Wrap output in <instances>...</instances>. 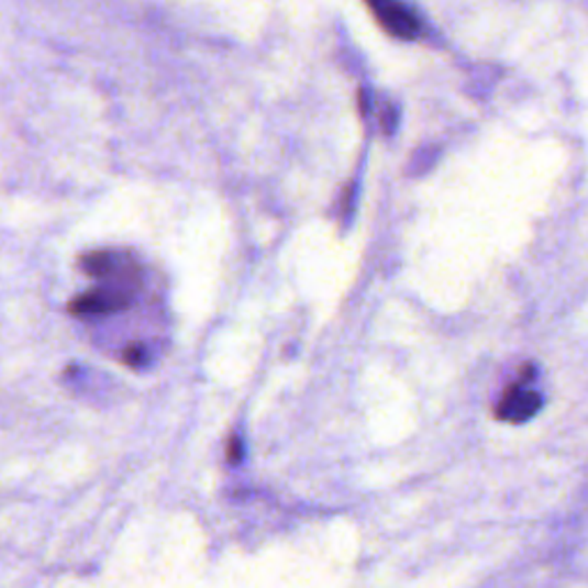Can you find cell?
<instances>
[{"mask_svg": "<svg viewBox=\"0 0 588 588\" xmlns=\"http://www.w3.org/2000/svg\"><path fill=\"white\" fill-rule=\"evenodd\" d=\"M132 303V292L122 290V288H97L92 292H86L84 297L74 299L69 303V311L76 318H99V315H109L115 311L126 309Z\"/></svg>", "mask_w": 588, "mask_h": 588, "instance_id": "obj_1", "label": "cell"}, {"mask_svg": "<svg viewBox=\"0 0 588 588\" xmlns=\"http://www.w3.org/2000/svg\"><path fill=\"white\" fill-rule=\"evenodd\" d=\"M541 404H543L541 393L524 389V385L518 381V385H513L503 393L501 402L495 409V417L508 423H524L531 417L539 414Z\"/></svg>", "mask_w": 588, "mask_h": 588, "instance_id": "obj_2", "label": "cell"}, {"mask_svg": "<svg viewBox=\"0 0 588 588\" xmlns=\"http://www.w3.org/2000/svg\"><path fill=\"white\" fill-rule=\"evenodd\" d=\"M370 10L375 19L379 21L381 29L391 33L398 40H414L419 35V21L400 3H391V0H381V3H370Z\"/></svg>", "mask_w": 588, "mask_h": 588, "instance_id": "obj_3", "label": "cell"}, {"mask_svg": "<svg viewBox=\"0 0 588 588\" xmlns=\"http://www.w3.org/2000/svg\"><path fill=\"white\" fill-rule=\"evenodd\" d=\"M145 362V347L141 343H134L126 347L124 352V364H130V366H141Z\"/></svg>", "mask_w": 588, "mask_h": 588, "instance_id": "obj_4", "label": "cell"}, {"mask_svg": "<svg viewBox=\"0 0 588 588\" xmlns=\"http://www.w3.org/2000/svg\"><path fill=\"white\" fill-rule=\"evenodd\" d=\"M240 457H242V446H240L237 437H233V442H230V448H228V459L230 463H240Z\"/></svg>", "mask_w": 588, "mask_h": 588, "instance_id": "obj_5", "label": "cell"}]
</instances>
